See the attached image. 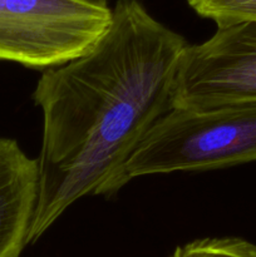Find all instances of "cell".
I'll list each match as a JSON object with an SVG mask.
<instances>
[{
	"label": "cell",
	"instance_id": "4",
	"mask_svg": "<svg viewBox=\"0 0 256 257\" xmlns=\"http://www.w3.org/2000/svg\"><path fill=\"white\" fill-rule=\"evenodd\" d=\"M245 100H256V23L217 27L206 42L187 44L176 75L173 107Z\"/></svg>",
	"mask_w": 256,
	"mask_h": 257
},
{
	"label": "cell",
	"instance_id": "2",
	"mask_svg": "<svg viewBox=\"0 0 256 257\" xmlns=\"http://www.w3.org/2000/svg\"><path fill=\"white\" fill-rule=\"evenodd\" d=\"M256 161V100L168 110L128 161L131 180Z\"/></svg>",
	"mask_w": 256,
	"mask_h": 257
},
{
	"label": "cell",
	"instance_id": "3",
	"mask_svg": "<svg viewBox=\"0 0 256 257\" xmlns=\"http://www.w3.org/2000/svg\"><path fill=\"white\" fill-rule=\"evenodd\" d=\"M112 9L89 0H0V60L49 69L100 39Z\"/></svg>",
	"mask_w": 256,
	"mask_h": 257
},
{
	"label": "cell",
	"instance_id": "7",
	"mask_svg": "<svg viewBox=\"0 0 256 257\" xmlns=\"http://www.w3.org/2000/svg\"><path fill=\"white\" fill-rule=\"evenodd\" d=\"M191 9L217 27L256 23V0H186Z\"/></svg>",
	"mask_w": 256,
	"mask_h": 257
},
{
	"label": "cell",
	"instance_id": "1",
	"mask_svg": "<svg viewBox=\"0 0 256 257\" xmlns=\"http://www.w3.org/2000/svg\"><path fill=\"white\" fill-rule=\"evenodd\" d=\"M187 44L140 0H118L88 52L44 70L33 92L43 141L30 245L78 200L110 197L130 182L128 161L172 109Z\"/></svg>",
	"mask_w": 256,
	"mask_h": 257
},
{
	"label": "cell",
	"instance_id": "5",
	"mask_svg": "<svg viewBox=\"0 0 256 257\" xmlns=\"http://www.w3.org/2000/svg\"><path fill=\"white\" fill-rule=\"evenodd\" d=\"M39 165L13 138L0 137V257H19L29 242Z\"/></svg>",
	"mask_w": 256,
	"mask_h": 257
},
{
	"label": "cell",
	"instance_id": "8",
	"mask_svg": "<svg viewBox=\"0 0 256 257\" xmlns=\"http://www.w3.org/2000/svg\"><path fill=\"white\" fill-rule=\"evenodd\" d=\"M89 2L97 3V4H100V5H108V0H89Z\"/></svg>",
	"mask_w": 256,
	"mask_h": 257
},
{
	"label": "cell",
	"instance_id": "6",
	"mask_svg": "<svg viewBox=\"0 0 256 257\" xmlns=\"http://www.w3.org/2000/svg\"><path fill=\"white\" fill-rule=\"evenodd\" d=\"M168 257H256V243L241 237H205L177 246Z\"/></svg>",
	"mask_w": 256,
	"mask_h": 257
}]
</instances>
